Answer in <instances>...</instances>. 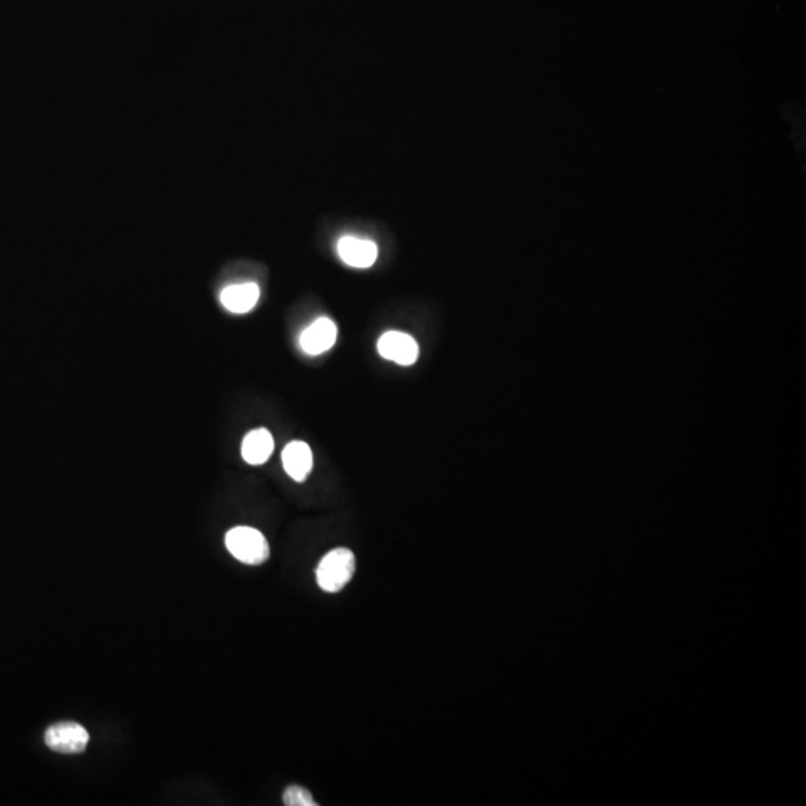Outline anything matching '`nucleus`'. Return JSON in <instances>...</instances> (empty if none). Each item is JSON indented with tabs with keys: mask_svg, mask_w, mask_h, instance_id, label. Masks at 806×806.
<instances>
[{
	"mask_svg": "<svg viewBox=\"0 0 806 806\" xmlns=\"http://www.w3.org/2000/svg\"><path fill=\"white\" fill-rule=\"evenodd\" d=\"M354 572V554L351 550L339 547L322 558L317 567V582L324 591L338 593L350 582Z\"/></svg>",
	"mask_w": 806,
	"mask_h": 806,
	"instance_id": "obj_1",
	"label": "nucleus"
},
{
	"mask_svg": "<svg viewBox=\"0 0 806 806\" xmlns=\"http://www.w3.org/2000/svg\"><path fill=\"white\" fill-rule=\"evenodd\" d=\"M379 353L384 359L402 366H411L419 360V350L417 341L408 333L392 330L379 338Z\"/></svg>",
	"mask_w": 806,
	"mask_h": 806,
	"instance_id": "obj_4",
	"label": "nucleus"
},
{
	"mask_svg": "<svg viewBox=\"0 0 806 806\" xmlns=\"http://www.w3.org/2000/svg\"><path fill=\"white\" fill-rule=\"evenodd\" d=\"M282 802L287 806H315L317 802H313V797L306 788L300 786H290L282 794Z\"/></svg>",
	"mask_w": 806,
	"mask_h": 806,
	"instance_id": "obj_10",
	"label": "nucleus"
},
{
	"mask_svg": "<svg viewBox=\"0 0 806 806\" xmlns=\"http://www.w3.org/2000/svg\"><path fill=\"white\" fill-rule=\"evenodd\" d=\"M281 457L284 470L290 478L295 479L297 483H302L308 478L313 463V452L308 444L293 441L284 448Z\"/></svg>",
	"mask_w": 806,
	"mask_h": 806,
	"instance_id": "obj_7",
	"label": "nucleus"
},
{
	"mask_svg": "<svg viewBox=\"0 0 806 806\" xmlns=\"http://www.w3.org/2000/svg\"><path fill=\"white\" fill-rule=\"evenodd\" d=\"M275 443H273V435L266 428H254L249 434H247L244 441H242V459L248 465L258 466L266 463L269 457L273 456Z\"/></svg>",
	"mask_w": 806,
	"mask_h": 806,
	"instance_id": "obj_9",
	"label": "nucleus"
},
{
	"mask_svg": "<svg viewBox=\"0 0 806 806\" xmlns=\"http://www.w3.org/2000/svg\"><path fill=\"white\" fill-rule=\"evenodd\" d=\"M337 324L330 318H317L300 335V346L309 355H320L330 350L337 342Z\"/></svg>",
	"mask_w": 806,
	"mask_h": 806,
	"instance_id": "obj_5",
	"label": "nucleus"
},
{
	"mask_svg": "<svg viewBox=\"0 0 806 806\" xmlns=\"http://www.w3.org/2000/svg\"><path fill=\"white\" fill-rule=\"evenodd\" d=\"M260 287L256 282H240L227 286L220 295L223 306L233 313H247L257 305Z\"/></svg>",
	"mask_w": 806,
	"mask_h": 806,
	"instance_id": "obj_8",
	"label": "nucleus"
},
{
	"mask_svg": "<svg viewBox=\"0 0 806 806\" xmlns=\"http://www.w3.org/2000/svg\"><path fill=\"white\" fill-rule=\"evenodd\" d=\"M88 732L78 723L53 724L45 732V744L61 754H77L87 748Z\"/></svg>",
	"mask_w": 806,
	"mask_h": 806,
	"instance_id": "obj_3",
	"label": "nucleus"
},
{
	"mask_svg": "<svg viewBox=\"0 0 806 806\" xmlns=\"http://www.w3.org/2000/svg\"><path fill=\"white\" fill-rule=\"evenodd\" d=\"M338 254L342 262L348 266L366 269L377 262L379 247L372 240H360L355 236H344L338 242Z\"/></svg>",
	"mask_w": 806,
	"mask_h": 806,
	"instance_id": "obj_6",
	"label": "nucleus"
},
{
	"mask_svg": "<svg viewBox=\"0 0 806 806\" xmlns=\"http://www.w3.org/2000/svg\"><path fill=\"white\" fill-rule=\"evenodd\" d=\"M226 547L233 558L253 566L262 565L271 556V549L262 532L248 525H238L229 530Z\"/></svg>",
	"mask_w": 806,
	"mask_h": 806,
	"instance_id": "obj_2",
	"label": "nucleus"
}]
</instances>
